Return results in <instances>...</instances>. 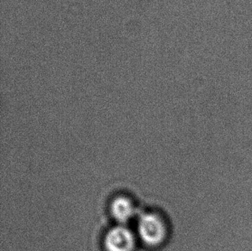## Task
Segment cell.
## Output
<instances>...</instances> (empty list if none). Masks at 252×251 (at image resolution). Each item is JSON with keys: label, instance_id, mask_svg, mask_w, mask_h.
Listing matches in <instances>:
<instances>
[{"label": "cell", "instance_id": "6da1fadb", "mask_svg": "<svg viewBox=\"0 0 252 251\" xmlns=\"http://www.w3.org/2000/svg\"><path fill=\"white\" fill-rule=\"evenodd\" d=\"M138 235L144 244L158 246L167 237V226L158 214L146 213L139 217Z\"/></svg>", "mask_w": 252, "mask_h": 251}, {"label": "cell", "instance_id": "7a4b0ae2", "mask_svg": "<svg viewBox=\"0 0 252 251\" xmlns=\"http://www.w3.org/2000/svg\"><path fill=\"white\" fill-rule=\"evenodd\" d=\"M103 243L107 251H133L136 238L129 228L125 224H119L109 230Z\"/></svg>", "mask_w": 252, "mask_h": 251}, {"label": "cell", "instance_id": "3957f363", "mask_svg": "<svg viewBox=\"0 0 252 251\" xmlns=\"http://www.w3.org/2000/svg\"><path fill=\"white\" fill-rule=\"evenodd\" d=\"M110 213L120 224H126L136 215L137 209L129 198L119 196L112 200L110 205Z\"/></svg>", "mask_w": 252, "mask_h": 251}]
</instances>
